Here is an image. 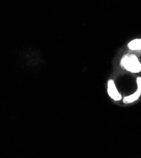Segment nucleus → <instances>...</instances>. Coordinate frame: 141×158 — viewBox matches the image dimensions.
<instances>
[{
  "mask_svg": "<svg viewBox=\"0 0 141 158\" xmlns=\"http://www.w3.org/2000/svg\"><path fill=\"white\" fill-rule=\"evenodd\" d=\"M120 65L124 69L132 73H139L141 71V63L134 54L124 55L121 59Z\"/></svg>",
  "mask_w": 141,
  "mask_h": 158,
  "instance_id": "f257e3e1",
  "label": "nucleus"
},
{
  "mask_svg": "<svg viewBox=\"0 0 141 158\" xmlns=\"http://www.w3.org/2000/svg\"><path fill=\"white\" fill-rule=\"evenodd\" d=\"M107 92L109 97L115 102H119L122 99L121 93L118 90L115 81L112 79L108 81Z\"/></svg>",
  "mask_w": 141,
  "mask_h": 158,
  "instance_id": "f03ea898",
  "label": "nucleus"
},
{
  "mask_svg": "<svg viewBox=\"0 0 141 158\" xmlns=\"http://www.w3.org/2000/svg\"><path fill=\"white\" fill-rule=\"evenodd\" d=\"M140 97H141V91L139 89H137L136 91L132 93V94H130V95L127 97H125L123 98V102L125 104L132 103L137 101Z\"/></svg>",
  "mask_w": 141,
  "mask_h": 158,
  "instance_id": "7ed1b4c3",
  "label": "nucleus"
},
{
  "mask_svg": "<svg viewBox=\"0 0 141 158\" xmlns=\"http://www.w3.org/2000/svg\"><path fill=\"white\" fill-rule=\"evenodd\" d=\"M129 49L132 51H141V39H136L128 44Z\"/></svg>",
  "mask_w": 141,
  "mask_h": 158,
  "instance_id": "20e7f679",
  "label": "nucleus"
},
{
  "mask_svg": "<svg viewBox=\"0 0 141 158\" xmlns=\"http://www.w3.org/2000/svg\"><path fill=\"white\" fill-rule=\"evenodd\" d=\"M136 82H137V89H139L141 91V77H137Z\"/></svg>",
  "mask_w": 141,
  "mask_h": 158,
  "instance_id": "39448f33",
  "label": "nucleus"
}]
</instances>
